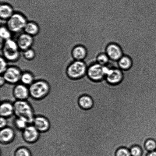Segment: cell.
<instances>
[{
	"label": "cell",
	"mask_w": 156,
	"mask_h": 156,
	"mask_svg": "<svg viewBox=\"0 0 156 156\" xmlns=\"http://www.w3.org/2000/svg\"><path fill=\"white\" fill-rule=\"evenodd\" d=\"M146 156H156V150L149 152Z\"/></svg>",
	"instance_id": "1f68e13d"
},
{
	"label": "cell",
	"mask_w": 156,
	"mask_h": 156,
	"mask_svg": "<svg viewBox=\"0 0 156 156\" xmlns=\"http://www.w3.org/2000/svg\"><path fill=\"white\" fill-rule=\"evenodd\" d=\"M22 71L19 68L14 66H9L2 75L6 82L12 84H16L20 82Z\"/></svg>",
	"instance_id": "9c48e42d"
},
{
	"label": "cell",
	"mask_w": 156,
	"mask_h": 156,
	"mask_svg": "<svg viewBox=\"0 0 156 156\" xmlns=\"http://www.w3.org/2000/svg\"><path fill=\"white\" fill-rule=\"evenodd\" d=\"M22 51L24 57L27 60H32L36 56V52L33 48H30L25 51Z\"/></svg>",
	"instance_id": "484cf974"
},
{
	"label": "cell",
	"mask_w": 156,
	"mask_h": 156,
	"mask_svg": "<svg viewBox=\"0 0 156 156\" xmlns=\"http://www.w3.org/2000/svg\"><path fill=\"white\" fill-rule=\"evenodd\" d=\"M72 54L75 60L84 61L88 56V51L84 46L77 45L73 48Z\"/></svg>",
	"instance_id": "9a60e30c"
},
{
	"label": "cell",
	"mask_w": 156,
	"mask_h": 156,
	"mask_svg": "<svg viewBox=\"0 0 156 156\" xmlns=\"http://www.w3.org/2000/svg\"><path fill=\"white\" fill-rule=\"evenodd\" d=\"M8 125V121L6 118L1 117L0 119V128L1 129L6 127Z\"/></svg>",
	"instance_id": "f546056e"
},
{
	"label": "cell",
	"mask_w": 156,
	"mask_h": 156,
	"mask_svg": "<svg viewBox=\"0 0 156 156\" xmlns=\"http://www.w3.org/2000/svg\"><path fill=\"white\" fill-rule=\"evenodd\" d=\"M30 96L33 98L41 99L48 95L50 91L49 84L45 81H35L29 87Z\"/></svg>",
	"instance_id": "277c9868"
},
{
	"label": "cell",
	"mask_w": 156,
	"mask_h": 156,
	"mask_svg": "<svg viewBox=\"0 0 156 156\" xmlns=\"http://www.w3.org/2000/svg\"><path fill=\"white\" fill-rule=\"evenodd\" d=\"M1 21L5 23L6 27L13 35L19 34L24 32V29L28 22L27 18L22 14L15 12L7 20Z\"/></svg>",
	"instance_id": "3957f363"
},
{
	"label": "cell",
	"mask_w": 156,
	"mask_h": 156,
	"mask_svg": "<svg viewBox=\"0 0 156 156\" xmlns=\"http://www.w3.org/2000/svg\"><path fill=\"white\" fill-rule=\"evenodd\" d=\"M14 97L16 100H27L30 96L29 87L20 83L16 84L13 89Z\"/></svg>",
	"instance_id": "7c38bea8"
},
{
	"label": "cell",
	"mask_w": 156,
	"mask_h": 156,
	"mask_svg": "<svg viewBox=\"0 0 156 156\" xmlns=\"http://www.w3.org/2000/svg\"><path fill=\"white\" fill-rule=\"evenodd\" d=\"M41 133L33 125H29L22 132L23 139L29 143H33L39 140Z\"/></svg>",
	"instance_id": "30bf717a"
},
{
	"label": "cell",
	"mask_w": 156,
	"mask_h": 156,
	"mask_svg": "<svg viewBox=\"0 0 156 156\" xmlns=\"http://www.w3.org/2000/svg\"><path fill=\"white\" fill-rule=\"evenodd\" d=\"M0 37L1 39L5 41L13 37V34L6 27L5 23L1 21L0 27Z\"/></svg>",
	"instance_id": "603a6c76"
},
{
	"label": "cell",
	"mask_w": 156,
	"mask_h": 156,
	"mask_svg": "<svg viewBox=\"0 0 156 156\" xmlns=\"http://www.w3.org/2000/svg\"><path fill=\"white\" fill-rule=\"evenodd\" d=\"M118 68L123 71H127L131 69L133 65V60L131 56L128 55L123 56L117 62Z\"/></svg>",
	"instance_id": "ac0fdd59"
},
{
	"label": "cell",
	"mask_w": 156,
	"mask_h": 156,
	"mask_svg": "<svg viewBox=\"0 0 156 156\" xmlns=\"http://www.w3.org/2000/svg\"><path fill=\"white\" fill-rule=\"evenodd\" d=\"M105 52L111 61L116 62L124 55L121 46L115 42L108 43L105 47Z\"/></svg>",
	"instance_id": "8992f818"
},
{
	"label": "cell",
	"mask_w": 156,
	"mask_h": 156,
	"mask_svg": "<svg viewBox=\"0 0 156 156\" xmlns=\"http://www.w3.org/2000/svg\"><path fill=\"white\" fill-rule=\"evenodd\" d=\"M14 156H32L30 150L25 147L18 148L15 152Z\"/></svg>",
	"instance_id": "cb8c5ba5"
},
{
	"label": "cell",
	"mask_w": 156,
	"mask_h": 156,
	"mask_svg": "<svg viewBox=\"0 0 156 156\" xmlns=\"http://www.w3.org/2000/svg\"><path fill=\"white\" fill-rule=\"evenodd\" d=\"M12 38L16 41L20 50L22 51L31 48L34 42L33 36L24 32L19 34L13 35Z\"/></svg>",
	"instance_id": "ba28073f"
},
{
	"label": "cell",
	"mask_w": 156,
	"mask_h": 156,
	"mask_svg": "<svg viewBox=\"0 0 156 156\" xmlns=\"http://www.w3.org/2000/svg\"><path fill=\"white\" fill-rule=\"evenodd\" d=\"M14 115V108L13 104L9 101L1 102L0 106V115L1 117L8 118L12 117Z\"/></svg>",
	"instance_id": "2e32d148"
},
{
	"label": "cell",
	"mask_w": 156,
	"mask_h": 156,
	"mask_svg": "<svg viewBox=\"0 0 156 156\" xmlns=\"http://www.w3.org/2000/svg\"><path fill=\"white\" fill-rule=\"evenodd\" d=\"M88 66L85 62L74 60L69 66L67 69L68 77L73 79H78L87 74Z\"/></svg>",
	"instance_id": "5b68a950"
},
{
	"label": "cell",
	"mask_w": 156,
	"mask_h": 156,
	"mask_svg": "<svg viewBox=\"0 0 156 156\" xmlns=\"http://www.w3.org/2000/svg\"><path fill=\"white\" fill-rule=\"evenodd\" d=\"M15 136V133L13 128L10 126L1 129L0 131V143L7 144L14 140Z\"/></svg>",
	"instance_id": "5bb4252c"
},
{
	"label": "cell",
	"mask_w": 156,
	"mask_h": 156,
	"mask_svg": "<svg viewBox=\"0 0 156 156\" xmlns=\"http://www.w3.org/2000/svg\"><path fill=\"white\" fill-rule=\"evenodd\" d=\"M123 71L118 67H113L110 69L107 73L105 79L108 83L112 85L120 83L123 79Z\"/></svg>",
	"instance_id": "8fae6325"
},
{
	"label": "cell",
	"mask_w": 156,
	"mask_h": 156,
	"mask_svg": "<svg viewBox=\"0 0 156 156\" xmlns=\"http://www.w3.org/2000/svg\"><path fill=\"white\" fill-rule=\"evenodd\" d=\"M111 61L105 52H100L96 55L95 62L102 66H107L109 65Z\"/></svg>",
	"instance_id": "44dd1931"
},
{
	"label": "cell",
	"mask_w": 156,
	"mask_h": 156,
	"mask_svg": "<svg viewBox=\"0 0 156 156\" xmlns=\"http://www.w3.org/2000/svg\"><path fill=\"white\" fill-rule=\"evenodd\" d=\"M145 147L148 152L156 150V141L153 139H149L145 142Z\"/></svg>",
	"instance_id": "d4e9b609"
},
{
	"label": "cell",
	"mask_w": 156,
	"mask_h": 156,
	"mask_svg": "<svg viewBox=\"0 0 156 156\" xmlns=\"http://www.w3.org/2000/svg\"><path fill=\"white\" fill-rule=\"evenodd\" d=\"M15 13L13 8L7 3L1 2L0 4V18L1 20L6 21Z\"/></svg>",
	"instance_id": "e0dca14e"
},
{
	"label": "cell",
	"mask_w": 156,
	"mask_h": 156,
	"mask_svg": "<svg viewBox=\"0 0 156 156\" xmlns=\"http://www.w3.org/2000/svg\"><path fill=\"white\" fill-rule=\"evenodd\" d=\"M32 125L41 133L47 132L50 128L49 120L42 115L35 116Z\"/></svg>",
	"instance_id": "4fadbf2b"
},
{
	"label": "cell",
	"mask_w": 156,
	"mask_h": 156,
	"mask_svg": "<svg viewBox=\"0 0 156 156\" xmlns=\"http://www.w3.org/2000/svg\"><path fill=\"white\" fill-rule=\"evenodd\" d=\"M14 115L27 119L29 124H32L35 117L34 111L27 100H16L13 103Z\"/></svg>",
	"instance_id": "7a4b0ae2"
},
{
	"label": "cell",
	"mask_w": 156,
	"mask_h": 156,
	"mask_svg": "<svg viewBox=\"0 0 156 156\" xmlns=\"http://www.w3.org/2000/svg\"><path fill=\"white\" fill-rule=\"evenodd\" d=\"M34 82V76L31 73L28 72H25L22 73L20 83L29 87Z\"/></svg>",
	"instance_id": "7402d4cb"
},
{
	"label": "cell",
	"mask_w": 156,
	"mask_h": 156,
	"mask_svg": "<svg viewBox=\"0 0 156 156\" xmlns=\"http://www.w3.org/2000/svg\"><path fill=\"white\" fill-rule=\"evenodd\" d=\"M0 48L1 56H3L8 62H16L20 56V50L16 41L13 38L4 41V44Z\"/></svg>",
	"instance_id": "6da1fadb"
},
{
	"label": "cell",
	"mask_w": 156,
	"mask_h": 156,
	"mask_svg": "<svg viewBox=\"0 0 156 156\" xmlns=\"http://www.w3.org/2000/svg\"><path fill=\"white\" fill-rule=\"evenodd\" d=\"M78 103L81 108L85 110L89 109L93 105L92 99L90 96L84 95L80 97Z\"/></svg>",
	"instance_id": "ffe728a7"
},
{
	"label": "cell",
	"mask_w": 156,
	"mask_h": 156,
	"mask_svg": "<svg viewBox=\"0 0 156 156\" xmlns=\"http://www.w3.org/2000/svg\"><path fill=\"white\" fill-rule=\"evenodd\" d=\"M116 156H131L129 149L125 147H121L117 150Z\"/></svg>",
	"instance_id": "f1b7e54d"
},
{
	"label": "cell",
	"mask_w": 156,
	"mask_h": 156,
	"mask_svg": "<svg viewBox=\"0 0 156 156\" xmlns=\"http://www.w3.org/2000/svg\"><path fill=\"white\" fill-rule=\"evenodd\" d=\"M40 31L39 25L33 21H28L24 29V32L32 36H36Z\"/></svg>",
	"instance_id": "d6986e66"
},
{
	"label": "cell",
	"mask_w": 156,
	"mask_h": 156,
	"mask_svg": "<svg viewBox=\"0 0 156 156\" xmlns=\"http://www.w3.org/2000/svg\"><path fill=\"white\" fill-rule=\"evenodd\" d=\"M131 156H142L143 151L140 146L135 145L133 146L129 149Z\"/></svg>",
	"instance_id": "4316f807"
},
{
	"label": "cell",
	"mask_w": 156,
	"mask_h": 156,
	"mask_svg": "<svg viewBox=\"0 0 156 156\" xmlns=\"http://www.w3.org/2000/svg\"><path fill=\"white\" fill-rule=\"evenodd\" d=\"M104 67L96 62L90 64L88 67L87 76L94 81H99L105 79Z\"/></svg>",
	"instance_id": "52a82bcc"
},
{
	"label": "cell",
	"mask_w": 156,
	"mask_h": 156,
	"mask_svg": "<svg viewBox=\"0 0 156 156\" xmlns=\"http://www.w3.org/2000/svg\"><path fill=\"white\" fill-rule=\"evenodd\" d=\"M6 83L5 79L2 75H1L0 76V87L2 86Z\"/></svg>",
	"instance_id": "4dcf8cb0"
},
{
	"label": "cell",
	"mask_w": 156,
	"mask_h": 156,
	"mask_svg": "<svg viewBox=\"0 0 156 156\" xmlns=\"http://www.w3.org/2000/svg\"><path fill=\"white\" fill-rule=\"evenodd\" d=\"M0 74L2 75L8 68L7 61L2 56L0 57Z\"/></svg>",
	"instance_id": "83f0119b"
}]
</instances>
